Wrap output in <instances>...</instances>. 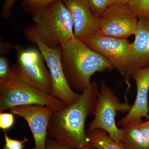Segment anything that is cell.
<instances>
[{"label": "cell", "instance_id": "obj_18", "mask_svg": "<svg viewBox=\"0 0 149 149\" xmlns=\"http://www.w3.org/2000/svg\"><path fill=\"white\" fill-rule=\"evenodd\" d=\"M128 6L138 18L149 20V0H132Z\"/></svg>", "mask_w": 149, "mask_h": 149}, {"label": "cell", "instance_id": "obj_13", "mask_svg": "<svg viewBox=\"0 0 149 149\" xmlns=\"http://www.w3.org/2000/svg\"><path fill=\"white\" fill-rule=\"evenodd\" d=\"M72 15L74 35L82 40L100 30L99 19L82 0H62Z\"/></svg>", "mask_w": 149, "mask_h": 149}, {"label": "cell", "instance_id": "obj_1", "mask_svg": "<svg viewBox=\"0 0 149 149\" xmlns=\"http://www.w3.org/2000/svg\"><path fill=\"white\" fill-rule=\"evenodd\" d=\"M99 92L98 83L92 81L76 102L55 110L48 136L72 148L95 149L88 141L85 124L87 117L94 115Z\"/></svg>", "mask_w": 149, "mask_h": 149}, {"label": "cell", "instance_id": "obj_6", "mask_svg": "<svg viewBox=\"0 0 149 149\" xmlns=\"http://www.w3.org/2000/svg\"><path fill=\"white\" fill-rule=\"evenodd\" d=\"M40 105L54 109L65 106L58 99L24 82L17 73L12 82L0 88V112L19 106Z\"/></svg>", "mask_w": 149, "mask_h": 149}, {"label": "cell", "instance_id": "obj_15", "mask_svg": "<svg viewBox=\"0 0 149 149\" xmlns=\"http://www.w3.org/2000/svg\"><path fill=\"white\" fill-rule=\"evenodd\" d=\"M87 137L89 142L95 149H126L122 143L115 141L102 129L87 133Z\"/></svg>", "mask_w": 149, "mask_h": 149}, {"label": "cell", "instance_id": "obj_3", "mask_svg": "<svg viewBox=\"0 0 149 149\" xmlns=\"http://www.w3.org/2000/svg\"><path fill=\"white\" fill-rule=\"evenodd\" d=\"M31 14L37 35L48 47H59L74 38L72 15L62 0L53 2Z\"/></svg>", "mask_w": 149, "mask_h": 149}, {"label": "cell", "instance_id": "obj_4", "mask_svg": "<svg viewBox=\"0 0 149 149\" xmlns=\"http://www.w3.org/2000/svg\"><path fill=\"white\" fill-rule=\"evenodd\" d=\"M24 33L27 40L36 44L44 56L52 80L51 95L61 101L65 106L76 102L81 94L74 92L67 81L62 65L61 46L51 48L46 45L37 35L34 26L25 28Z\"/></svg>", "mask_w": 149, "mask_h": 149}, {"label": "cell", "instance_id": "obj_26", "mask_svg": "<svg viewBox=\"0 0 149 149\" xmlns=\"http://www.w3.org/2000/svg\"><path fill=\"white\" fill-rule=\"evenodd\" d=\"M148 108H149V95Z\"/></svg>", "mask_w": 149, "mask_h": 149}, {"label": "cell", "instance_id": "obj_16", "mask_svg": "<svg viewBox=\"0 0 149 149\" xmlns=\"http://www.w3.org/2000/svg\"><path fill=\"white\" fill-rule=\"evenodd\" d=\"M15 68H11L9 60L4 55L0 56V88L10 84L16 77Z\"/></svg>", "mask_w": 149, "mask_h": 149}, {"label": "cell", "instance_id": "obj_2", "mask_svg": "<svg viewBox=\"0 0 149 149\" xmlns=\"http://www.w3.org/2000/svg\"><path fill=\"white\" fill-rule=\"evenodd\" d=\"M62 65L72 90L83 92L97 72L111 71L114 67L106 58L75 38L61 46Z\"/></svg>", "mask_w": 149, "mask_h": 149}, {"label": "cell", "instance_id": "obj_10", "mask_svg": "<svg viewBox=\"0 0 149 149\" xmlns=\"http://www.w3.org/2000/svg\"><path fill=\"white\" fill-rule=\"evenodd\" d=\"M55 110L46 106L30 105L13 107L9 110L28 123L35 142L32 149H45L49 123Z\"/></svg>", "mask_w": 149, "mask_h": 149}, {"label": "cell", "instance_id": "obj_12", "mask_svg": "<svg viewBox=\"0 0 149 149\" xmlns=\"http://www.w3.org/2000/svg\"><path fill=\"white\" fill-rule=\"evenodd\" d=\"M132 78L136 83L137 94L130 110L118 122V125L122 127L143 118L149 119V66L136 71Z\"/></svg>", "mask_w": 149, "mask_h": 149}, {"label": "cell", "instance_id": "obj_19", "mask_svg": "<svg viewBox=\"0 0 149 149\" xmlns=\"http://www.w3.org/2000/svg\"><path fill=\"white\" fill-rule=\"evenodd\" d=\"M57 0H22V6L26 13H32Z\"/></svg>", "mask_w": 149, "mask_h": 149}, {"label": "cell", "instance_id": "obj_5", "mask_svg": "<svg viewBox=\"0 0 149 149\" xmlns=\"http://www.w3.org/2000/svg\"><path fill=\"white\" fill-rule=\"evenodd\" d=\"M132 106L128 102H121L111 88L105 82H102L94 112V118L90 123L86 133L102 129L115 141L121 143L122 129L118 127L116 117L118 112L128 113Z\"/></svg>", "mask_w": 149, "mask_h": 149}, {"label": "cell", "instance_id": "obj_23", "mask_svg": "<svg viewBox=\"0 0 149 149\" xmlns=\"http://www.w3.org/2000/svg\"><path fill=\"white\" fill-rule=\"evenodd\" d=\"M45 149H74L67 146L53 139L49 138L47 139Z\"/></svg>", "mask_w": 149, "mask_h": 149}, {"label": "cell", "instance_id": "obj_25", "mask_svg": "<svg viewBox=\"0 0 149 149\" xmlns=\"http://www.w3.org/2000/svg\"><path fill=\"white\" fill-rule=\"evenodd\" d=\"M132 0H115L116 3L120 4L128 5V3Z\"/></svg>", "mask_w": 149, "mask_h": 149}, {"label": "cell", "instance_id": "obj_8", "mask_svg": "<svg viewBox=\"0 0 149 149\" xmlns=\"http://www.w3.org/2000/svg\"><path fill=\"white\" fill-rule=\"evenodd\" d=\"M103 35L127 39L135 35L139 18L128 5L114 3L98 17Z\"/></svg>", "mask_w": 149, "mask_h": 149}, {"label": "cell", "instance_id": "obj_7", "mask_svg": "<svg viewBox=\"0 0 149 149\" xmlns=\"http://www.w3.org/2000/svg\"><path fill=\"white\" fill-rule=\"evenodd\" d=\"M15 48L17 58L15 69L19 77L38 90L50 94V74L40 51L34 48L24 49L19 45Z\"/></svg>", "mask_w": 149, "mask_h": 149}, {"label": "cell", "instance_id": "obj_21", "mask_svg": "<svg viewBox=\"0 0 149 149\" xmlns=\"http://www.w3.org/2000/svg\"><path fill=\"white\" fill-rule=\"evenodd\" d=\"M13 113L0 112V128L3 130H9L14 125L15 118Z\"/></svg>", "mask_w": 149, "mask_h": 149}, {"label": "cell", "instance_id": "obj_22", "mask_svg": "<svg viewBox=\"0 0 149 149\" xmlns=\"http://www.w3.org/2000/svg\"><path fill=\"white\" fill-rule=\"evenodd\" d=\"M17 0H4L2 6V15L4 18L8 19L11 17L12 10L15 3Z\"/></svg>", "mask_w": 149, "mask_h": 149}, {"label": "cell", "instance_id": "obj_20", "mask_svg": "<svg viewBox=\"0 0 149 149\" xmlns=\"http://www.w3.org/2000/svg\"><path fill=\"white\" fill-rule=\"evenodd\" d=\"M4 135L5 144L2 149H24L28 141L27 138L22 140H15L10 138L7 133L6 130H3Z\"/></svg>", "mask_w": 149, "mask_h": 149}, {"label": "cell", "instance_id": "obj_14", "mask_svg": "<svg viewBox=\"0 0 149 149\" xmlns=\"http://www.w3.org/2000/svg\"><path fill=\"white\" fill-rule=\"evenodd\" d=\"M121 143L126 149H149V119L122 127Z\"/></svg>", "mask_w": 149, "mask_h": 149}, {"label": "cell", "instance_id": "obj_11", "mask_svg": "<svg viewBox=\"0 0 149 149\" xmlns=\"http://www.w3.org/2000/svg\"><path fill=\"white\" fill-rule=\"evenodd\" d=\"M135 40L130 44L127 67L123 76L130 87L129 81L137 70L149 66V20L139 18Z\"/></svg>", "mask_w": 149, "mask_h": 149}, {"label": "cell", "instance_id": "obj_24", "mask_svg": "<svg viewBox=\"0 0 149 149\" xmlns=\"http://www.w3.org/2000/svg\"><path fill=\"white\" fill-rule=\"evenodd\" d=\"M12 45L10 43L7 42H1L0 46V52L1 54L7 53L12 49Z\"/></svg>", "mask_w": 149, "mask_h": 149}, {"label": "cell", "instance_id": "obj_17", "mask_svg": "<svg viewBox=\"0 0 149 149\" xmlns=\"http://www.w3.org/2000/svg\"><path fill=\"white\" fill-rule=\"evenodd\" d=\"M93 14L98 17L110 6L116 3L115 0H82Z\"/></svg>", "mask_w": 149, "mask_h": 149}, {"label": "cell", "instance_id": "obj_9", "mask_svg": "<svg viewBox=\"0 0 149 149\" xmlns=\"http://www.w3.org/2000/svg\"><path fill=\"white\" fill-rule=\"evenodd\" d=\"M112 65L123 76L127 67L130 42L95 32L81 40Z\"/></svg>", "mask_w": 149, "mask_h": 149}]
</instances>
